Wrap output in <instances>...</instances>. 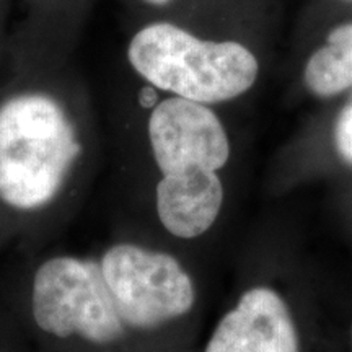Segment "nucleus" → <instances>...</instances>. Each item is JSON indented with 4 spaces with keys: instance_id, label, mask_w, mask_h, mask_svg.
Wrapping results in <instances>:
<instances>
[{
    "instance_id": "obj_1",
    "label": "nucleus",
    "mask_w": 352,
    "mask_h": 352,
    "mask_svg": "<svg viewBox=\"0 0 352 352\" xmlns=\"http://www.w3.org/2000/svg\"><path fill=\"white\" fill-rule=\"evenodd\" d=\"M80 155L76 127L57 100L21 94L0 104V199L36 209L54 199Z\"/></svg>"
},
{
    "instance_id": "obj_2",
    "label": "nucleus",
    "mask_w": 352,
    "mask_h": 352,
    "mask_svg": "<svg viewBox=\"0 0 352 352\" xmlns=\"http://www.w3.org/2000/svg\"><path fill=\"white\" fill-rule=\"evenodd\" d=\"M127 59L152 87L204 104L243 95L259 72L258 59L243 44L201 39L166 21L140 28Z\"/></svg>"
},
{
    "instance_id": "obj_3",
    "label": "nucleus",
    "mask_w": 352,
    "mask_h": 352,
    "mask_svg": "<svg viewBox=\"0 0 352 352\" xmlns=\"http://www.w3.org/2000/svg\"><path fill=\"white\" fill-rule=\"evenodd\" d=\"M32 300L38 327L59 340L78 336L95 346H109L126 334L101 266L95 261L47 259L34 276Z\"/></svg>"
},
{
    "instance_id": "obj_4",
    "label": "nucleus",
    "mask_w": 352,
    "mask_h": 352,
    "mask_svg": "<svg viewBox=\"0 0 352 352\" xmlns=\"http://www.w3.org/2000/svg\"><path fill=\"white\" fill-rule=\"evenodd\" d=\"M100 266L126 328L155 329L195 307V284L171 254L121 243L103 254Z\"/></svg>"
},
{
    "instance_id": "obj_5",
    "label": "nucleus",
    "mask_w": 352,
    "mask_h": 352,
    "mask_svg": "<svg viewBox=\"0 0 352 352\" xmlns=\"http://www.w3.org/2000/svg\"><path fill=\"white\" fill-rule=\"evenodd\" d=\"M148 140L158 170L168 178L217 173L230 158V140L217 114L182 96L153 108Z\"/></svg>"
},
{
    "instance_id": "obj_6",
    "label": "nucleus",
    "mask_w": 352,
    "mask_h": 352,
    "mask_svg": "<svg viewBox=\"0 0 352 352\" xmlns=\"http://www.w3.org/2000/svg\"><path fill=\"white\" fill-rule=\"evenodd\" d=\"M204 352H302V346L287 302L256 285L220 318Z\"/></svg>"
},
{
    "instance_id": "obj_7",
    "label": "nucleus",
    "mask_w": 352,
    "mask_h": 352,
    "mask_svg": "<svg viewBox=\"0 0 352 352\" xmlns=\"http://www.w3.org/2000/svg\"><path fill=\"white\" fill-rule=\"evenodd\" d=\"M222 204L223 186L217 173L191 178L162 176L155 189L158 219L178 239H197L208 232Z\"/></svg>"
},
{
    "instance_id": "obj_8",
    "label": "nucleus",
    "mask_w": 352,
    "mask_h": 352,
    "mask_svg": "<svg viewBox=\"0 0 352 352\" xmlns=\"http://www.w3.org/2000/svg\"><path fill=\"white\" fill-rule=\"evenodd\" d=\"M303 83L311 95L331 98L352 87V23L331 30L327 44L307 60Z\"/></svg>"
},
{
    "instance_id": "obj_9",
    "label": "nucleus",
    "mask_w": 352,
    "mask_h": 352,
    "mask_svg": "<svg viewBox=\"0 0 352 352\" xmlns=\"http://www.w3.org/2000/svg\"><path fill=\"white\" fill-rule=\"evenodd\" d=\"M333 139L338 155L352 166V98L338 114Z\"/></svg>"
},
{
    "instance_id": "obj_10",
    "label": "nucleus",
    "mask_w": 352,
    "mask_h": 352,
    "mask_svg": "<svg viewBox=\"0 0 352 352\" xmlns=\"http://www.w3.org/2000/svg\"><path fill=\"white\" fill-rule=\"evenodd\" d=\"M153 100H155V96H153V91L152 90H145L144 95H142V103L145 107H151L153 103Z\"/></svg>"
},
{
    "instance_id": "obj_11",
    "label": "nucleus",
    "mask_w": 352,
    "mask_h": 352,
    "mask_svg": "<svg viewBox=\"0 0 352 352\" xmlns=\"http://www.w3.org/2000/svg\"><path fill=\"white\" fill-rule=\"evenodd\" d=\"M145 2L153 3V6H164V3L168 2V0H145Z\"/></svg>"
},
{
    "instance_id": "obj_12",
    "label": "nucleus",
    "mask_w": 352,
    "mask_h": 352,
    "mask_svg": "<svg viewBox=\"0 0 352 352\" xmlns=\"http://www.w3.org/2000/svg\"><path fill=\"white\" fill-rule=\"evenodd\" d=\"M351 352H352V323H351Z\"/></svg>"
}]
</instances>
